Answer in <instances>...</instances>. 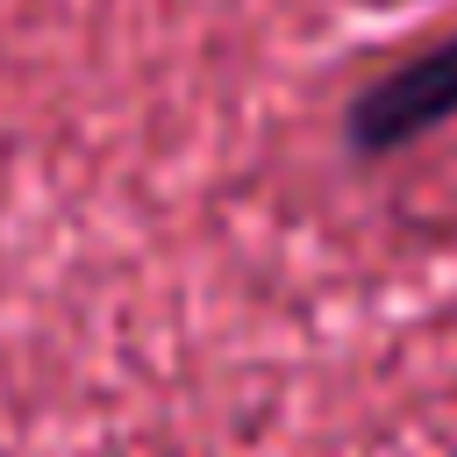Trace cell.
Wrapping results in <instances>:
<instances>
[{
  "label": "cell",
  "instance_id": "1",
  "mask_svg": "<svg viewBox=\"0 0 457 457\" xmlns=\"http://www.w3.org/2000/svg\"><path fill=\"white\" fill-rule=\"evenodd\" d=\"M443 121H457V29L443 43H428L421 57L378 71L350 107H343V143L357 164L400 157L421 136H436Z\"/></svg>",
  "mask_w": 457,
  "mask_h": 457
}]
</instances>
